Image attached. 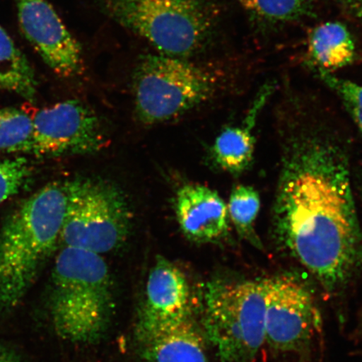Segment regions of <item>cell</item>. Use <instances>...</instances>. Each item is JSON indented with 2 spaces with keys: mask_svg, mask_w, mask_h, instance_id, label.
<instances>
[{
  "mask_svg": "<svg viewBox=\"0 0 362 362\" xmlns=\"http://www.w3.org/2000/svg\"><path fill=\"white\" fill-rule=\"evenodd\" d=\"M272 214L277 246L336 296L362 273V230L349 156L327 128H289Z\"/></svg>",
  "mask_w": 362,
  "mask_h": 362,
  "instance_id": "6da1fadb",
  "label": "cell"
},
{
  "mask_svg": "<svg viewBox=\"0 0 362 362\" xmlns=\"http://www.w3.org/2000/svg\"><path fill=\"white\" fill-rule=\"evenodd\" d=\"M70 181L49 183L23 201L0 230V315L21 304L60 245Z\"/></svg>",
  "mask_w": 362,
  "mask_h": 362,
  "instance_id": "7a4b0ae2",
  "label": "cell"
},
{
  "mask_svg": "<svg viewBox=\"0 0 362 362\" xmlns=\"http://www.w3.org/2000/svg\"><path fill=\"white\" fill-rule=\"evenodd\" d=\"M115 311L110 268L101 255L62 246L52 274L51 316L63 341L90 345L107 332Z\"/></svg>",
  "mask_w": 362,
  "mask_h": 362,
  "instance_id": "3957f363",
  "label": "cell"
},
{
  "mask_svg": "<svg viewBox=\"0 0 362 362\" xmlns=\"http://www.w3.org/2000/svg\"><path fill=\"white\" fill-rule=\"evenodd\" d=\"M203 333L220 362H257L264 354V280L216 278L203 293Z\"/></svg>",
  "mask_w": 362,
  "mask_h": 362,
  "instance_id": "277c9868",
  "label": "cell"
},
{
  "mask_svg": "<svg viewBox=\"0 0 362 362\" xmlns=\"http://www.w3.org/2000/svg\"><path fill=\"white\" fill-rule=\"evenodd\" d=\"M103 13L147 40L163 55L188 59L201 52L215 29L209 0H98Z\"/></svg>",
  "mask_w": 362,
  "mask_h": 362,
  "instance_id": "5b68a950",
  "label": "cell"
},
{
  "mask_svg": "<svg viewBox=\"0 0 362 362\" xmlns=\"http://www.w3.org/2000/svg\"><path fill=\"white\" fill-rule=\"evenodd\" d=\"M221 81L214 68L185 58L148 54L140 57L133 74L136 115L147 125L174 119L209 100Z\"/></svg>",
  "mask_w": 362,
  "mask_h": 362,
  "instance_id": "8992f818",
  "label": "cell"
},
{
  "mask_svg": "<svg viewBox=\"0 0 362 362\" xmlns=\"http://www.w3.org/2000/svg\"><path fill=\"white\" fill-rule=\"evenodd\" d=\"M131 225L129 204L119 188L102 180H70V203L60 245L102 255L124 245Z\"/></svg>",
  "mask_w": 362,
  "mask_h": 362,
  "instance_id": "52a82bcc",
  "label": "cell"
},
{
  "mask_svg": "<svg viewBox=\"0 0 362 362\" xmlns=\"http://www.w3.org/2000/svg\"><path fill=\"white\" fill-rule=\"evenodd\" d=\"M266 347L274 354H304L313 343L320 315L303 280L291 274L264 278Z\"/></svg>",
  "mask_w": 362,
  "mask_h": 362,
  "instance_id": "ba28073f",
  "label": "cell"
},
{
  "mask_svg": "<svg viewBox=\"0 0 362 362\" xmlns=\"http://www.w3.org/2000/svg\"><path fill=\"white\" fill-rule=\"evenodd\" d=\"M33 117L28 153L56 158L97 153L106 144L101 121L92 108L72 99L42 108Z\"/></svg>",
  "mask_w": 362,
  "mask_h": 362,
  "instance_id": "9c48e42d",
  "label": "cell"
},
{
  "mask_svg": "<svg viewBox=\"0 0 362 362\" xmlns=\"http://www.w3.org/2000/svg\"><path fill=\"white\" fill-rule=\"evenodd\" d=\"M22 34L56 74L75 78L83 74V51L47 0H17Z\"/></svg>",
  "mask_w": 362,
  "mask_h": 362,
  "instance_id": "30bf717a",
  "label": "cell"
},
{
  "mask_svg": "<svg viewBox=\"0 0 362 362\" xmlns=\"http://www.w3.org/2000/svg\"><path fill=\"white\" fill-rule=\"evenodd\" d=\"M191 287L179 267L157 257L148 274L136 334L140 343L192 315Z\"/></svg>",
  "mask_w": 362,
  "mask_h": 362,
  "instance_id": "8fae6325",
  "label": "cell"
},
{
  "mask_svg": "<svg viewBox=\"0 0 362 362\" xmlns=\"http://www.w3.org/2000/svg\"><path fill=\"white\" fill-rule=\"evenodd\" d=\"M176 219L189 241H221L229 230L228 206L214 189L198 184L183 185L176 193Z\"/></svg>",
  "mask_w": 362,
  "mask_h": 362,
  "instance_id": "7c38bea8",
  "label": "cell"
},
{
  "mask_svg": "<svg viewBox=\"0 0 362 362\" xmlns=\"http://www.w3.org/2000/svg\"><path fill=\"white\" fill-rule=\"evenodd\" d=\"M205 339L191 315L140 344L148 362H208Z\"/></svg>",
  "mask_w": 362,
  "mask_h": 362,
  "instance_id": "4fadbf2b",
  "label": "cell"
},
{
  "mask_svg": "<svg viewBox=\"0 0 362 362\" xmlns=\"http://www.w3.org/2000/svg\"><path fill=\"white\" fill-rule=\"evenodd\" d=\"M270 88L259 93L241 126L228 127L219 134L211 147L215 164L230 174H241L247 170L253 160L255 137L252 129L257 117L268 98Z\"/></svg>",
  "mask_w": 362,
  "mask_h": 362,
  "instance_id": "5bb4252c",
  "label": "cell"
},
{
  "mask_svg": "<svg viewBox=\"0 0 362 362\" xmlns=\"http://www.w3.org/2000/svg\"><path fill=\"white\" fill-rule=\"evenodd\" d=\"M308 56L318 71L332 72L341 69L355 61L354 40L341 23H324L310 35Z\"/></svg>",
  "mask_w": 362,
  "mask_h": 362,
  "instance_id": "9a60e30c",
  "label": "cell"
},
{
  "mask_svg": "<svg viewBox=\"0 0 362 362\" xmlns=\"http://www.w3.org/2000/svg\"><path fill=\"white\" fill-rule=\"evenodd\" d=\"M0 89L33 103L37 90L35 71L11 36L0 25Z\"/></svg>",
  "mask_w": 362,
  "mask_h": 362,
  "instance_id": "2e32d148",
  "label": "cell"
},
{
  "mask_svg": "<svg viewBox=\"0 0 362 362\" xmlns=\"http://www.w3.org/2000/svg\"><path fill=\"white\" fill-rule=\"evenodd\" d=\"M260 207L259 192L249 185H238L230 194L228 205L229 220L232 221L239 236L257 248H262L260 239L255 232V223Z\"/></svg>",
  "mask_w": 362,
  "mask_h": 362,
  "instance_id": "e0dca14e",
  "label": "cell"
},
{
  "mask_svg": "<svg viewBox=\"0 0 362 362\" xmlns=\"http://www.w3.org/2000/svg\"><path fill=\"white\" fill-rule=\"evenodd\" d=\"M33 137V117L16 107L0 110V152L29 153Z\"/></svg>",
  "mask_w": 362,
  "mask_h": 362,
  "instance_id": "ac0fdd59",
  "label": "cell"
},
{
  "mask_svg": "<svg viewBox=\"0 0 362 362\" xmlns=\"http://www.w3.org/2000/svg\"><path fill=\"white\" fill-rule=\"evenodd\" d=\"M245 10L260 19L284 22L309 15V0H238Z\"/></svg>",
  "mask_w": 362,
  "mask_h": 362,
  "instance_id": "d6986e66",
  "label": "cell"
},
{
  "mask_svg": "<svg viewBox=\"0 0 362 362\" xmlns=\"http://www.w3.org/2000/svg\"><path fill=\"white\" fill-rule=\"evenodd\" d=\"M33 170L24 157L0 158V204L27 188Z\"/></svg>",
  "mask_w": 362,
  "mask_h": 362,
  "instance_id": "ffe728a7",
  "label": "cell"
},
{
  "mask_svg": "<svg viewBox=\"0 0 362 362\" xmlns=\"http://www.w3.org/2000/svg\"><path fill=\"white\" fill-rule=\"evenodd\" d=\"M320 78L341 98L345 106L362 110V85L338 78L330 72L318 71Z\"/></svg>",
  "mask_w": 362,
  "mask_h": 362,
  "instance_id": "44dd1931",
  "label": "cell"
},
{
  "mask_svg": "<svg viewBox=\"0 0 362 362\" xmlns=\"http://www.w3.org/2000/svg\"><path fill=\"white\" fill-rule=\"evenodd\" d=\"M0 362H24L21 356L10 348L0 345Z\"/></svg>",
  "mask_w": 362,
  "mask_h": 362,
  "instance_id": "7402d4cb",
  "label": "cell"
},
{
  "mask_svg": "<svg viewBox=\"0 0 362 362\" xmlns=\"http://www.w3.org/2000/svg\"><path fill=\"white\" fill-rule=\"evenodd\" d=\"M346 107L348 112H349L351 119L355 122L357 128H358L362 134V110L349 106H346Z\"/></svg>",
  "mask_w": 362,
  "mask_h": 362,
  "instance_id": "603a6c76",
  "label": "cell"
},
{
  "mask_svg": "<svg viewBox=\"0 0 362 362\" xmlns=\"http://www.w3.org/2000/svg\"><path fill=\"white\" fill-rule=\"evenodd\" d=\"M356 15L362 19V1L356 3L354 6Z\"/></svg>",
  "mask_w": 362,
  "mask_h": 362,
  "instance_id": "cb8c5ba5",
  "label": "cell"
},
{
  "mask_svg": "<svg viewBox=\"0 0 362 362\" xmlns=\"http://www.w3.org/2000/svg\"><path fill=\"white\" fill-rule=\"evenodd\" d=\"M361 332H362V315H361Z\"/></svg>",
  "mask_w": 362,
  "mask_h": 362,
  "instance_id": "d4e9b609",
  "label": "cell"
}]
</instances>
